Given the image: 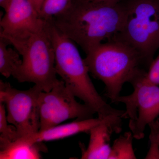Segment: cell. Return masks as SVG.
<instances>
[{
    "label": "cell",
    "mask_w": 159,
    "mask_h": 159,
    "mask_svg": "<svg viewBox=\"0 0 159 159\" xmlns=\"http://www.w3.org/2000/svg\"><path fill=\"white\" fill-rule=\"evenodd\" d=\"M124 12L119 3L100 0H72L68 9L52 22L66 36L80 46L86 54L110 39L120 31Z\"/></svg>",
    "instance_id": "obj_1"
},
{
    "label": "cell",
    "mask_w": 159,
    "mask_h": 159,
    "mask_svg": "<svg viewBox=\"0 0 159 159\" xmlns=\"http://www.w3.org/2000/svg\"><path fill=\"white\" fill-rule=\"evenodd\" d=\"M46 29L54 49L56 72L66 86L100 119L112 115L123 118L125 111L112 107L97 92L75 43L63 34L51 20L46 21Z\"/></svg>",
    "instance_id": "obj_2"
},
{
    "label": "cell",
    "mask_w": 159,
    "mask_h": 159,
    "mask_svg": "<svg viewBox=\"0 0 159 159\" xmlns=\"http://www.w3.org/2000/svg\"><path fill=\"white\" fill-rule=\"evenodd\" d=\"M84 61L89 73L105 85L106 97L114 103L123 85L144 77L148 68L134 50L113 39L91 50Z\"/></svg>",
    "instance_id": "obj_3"
},
{
    "label": "cell",
    "mask_w": 159,
    "mask_h": 159,
    "mask_svg": "<svg viewBox=\"0 0 159 159\" xmlns=\"http://www.w3.org/2000/svg\"><path fill=\"white\" fill-rule=\"evenodd\" d=\"M119 3L124 12L123 23L111 39L132 48L149 67L159 49V0H122Z\"/></svg>",
    "instance_id": "obj_4"
},
{
    "label": "cell",
    "mask_w": 159,
    "mask_h": 159,
    "mask_svg": "<svg viewBox=\"0 0 159 159\" xmlns=\"http://www.w3.org/2000/svg\"><path fill=\"white\" fill-rule=\"evenodd\" d=\"M10 44L22 57L14 78L19 82L33 83L43 92L51 91L58 80L54 49L46 25L42 30L27 39L12 42Z\"/></svg>",
    "instance_id": "obj_5"
},
{
    "label": "cell",
    "mask_w": 159,
    "mask_h": 159,
    "mask_svg": "<svg viewBox=\"0 0 159 159\" xmlns=\"http://www.w3.org/2000/svg\"><path fill=\"white\" fill-rule=\"evenodd\" d=\"M75 98L62 80H58L51 91L41 92L38 99L39 130L54 127L68 119L93 118L95 112L85 103L77 102Z\"/></svg>",
    "instance_id": "obj_6"
},
{
    "label": "cell",
    "mask_w": 159,
    "mask_h": 159,
    "mask_svg": "<svg viewBox=\"0 0 159 159\" xmlns=\"http://www.w3.org/2000/svg\"><path fill=\"white\" fill-rule=\"evenodd\" d=\"M41 90L36 86L26 90L0 80V102L6 105L8 122L16 129L20 138L39 130L38 99Z\"/></svg>",
    "instance_id": "obj_7"
},
{
    "label": "cell",
    "mask_w": 159,
    "mask_h": 159,
    "mask_svg": "<svg viewBox=\"0 0 159 159\" xmlns=\"http://www.w3.org/2000/svg\"><path fill=\"white\" fill-rule=\"evenodd\" d=\"M132 85L133 92L128 96H120L116 103L125 105L123 118L129 119V127L134 138L141 140L145 137L146 126L159 116V87L148 83L144 77Z\"/></svg>",
    "instance_id": "obj_8"
},
{
    "label": "cell",
    "mask_w": 159,
    "mask_h": 159,
    "mask_svg": "<svg viewBox=\"0 0 159 159\" xmlns=\"http://www.w3.org/2000/svg\"><path fill=\"white\" fill-rule=\"evenodd\" d=\"M0 21V36L9 43L27 39L44 28L46 21L39 17L31 0H9Z\"/></svg>",
    "instance_id": "obj_9"
},
{
    "label": "cell",
    "mask_w": 159,
    "mask_h": 159,
    "mask_svg": "<svg viewBox=\"0 0 159 159\" xmlns=\"http://www.w3.org/2000/svg\"><path fill=\"white\" fill-rule=\"evenodd\" d=\"M122 117L110 116L91 129L90 140L86 149H82L81 159H109L111 147L110 142L112 135L122 130Z\"/></svg>",
    "instance_id": "obj_10"
},
{
    "label": "cell",
    "mask_w": 159,
    "mask_h": 159,
    "mask_svg": "<svg viewBox=\"0 0 159 159\" xmlns=\"http://www.w3.org/2000/svg\"><path fill=\"white\" fill-rule=\"evenodd\" d=\"M103 119L99 117L96 119H77L70 123L58 125L36 133L21 137L19 139L30 144L54 141L65 139L81 133H89L92 128L101 123Z\"/></svg>",
    "instance_id": "obj_11"
},
{
    "label": "cell",
    "mask_w": 159,
    "mask_h": 159,
    "mask_svg": "<svg viewBox=\"0 0 159 159\" xmlns=\"http://www.w3.org/2000/svg\"><path fill=\"white\" fill-rule=\"evenodd\" d=\"M46 150V147L43 142L30 144L18 139L1 150L0 159H40V152Z\"/></svg>",
    "instance_id": "obj_12"
},
{
    "label": "cell",
    "mask_w": 159,
    "mask_h": 159,
    "mask_svg": "<svg viewBox=\"0 0 159 159\" xmlns=\"http://www.w3.org/2000/svg\"><path fill=\"white\" fill-rule=\"evenodd\" d=\"M9 44L6 39L0 36V73L6 78L14 77L22 62L19 53L8 48Z\"/></svg>",
    "instance_id": "obj_13"
},
{
    "label": "cell",
    "mask_w": 159,
    "mask_h": 159,
    "mask_svg": "<svg viewBox=\"0 0 159 159\" xmlns=\"http://www.w3.org/2000/svg\"><path fill=\"white\" fill-rule=\"evenodd\" d=\"M134 136L127 132L114 141L109 159H136L133 146Z\"/></svg>",
    "instance_id": "obj_14"
},
{
    "label": "cell",
    "mask_w": 159,
    "mask_h": 159,
    "mask_svg": "<svg viewBox=\"0 0 159 159\" xmlns=\"http://www.w3.org/2000/svg\"><path fill=\"white\" fill-rule=\"evenodd\" d=\"M4 103L0 102V148L4 149L12 142L19 139L16 129L9 125Z\"/></svg>",
    "instance_id": "obj_15"
},
{
    "label": "cell",
    "mask_w": 159,
    "mask_h": 159,
    "mask_svg": "<svg viewBox=\"0 0 159 159\" xmlns=\"http://www.w3.org/2000/svg\"><path fill=\"white\" fill-rule=\"evenodd\" d=\"M72 0H44L39 12V17L43 20H51L61 14L70 5Z\"/></svg>",
    "instance_id": "obj_16"
},
{
    "label": "cell",
    "mask_w": 159,
    "mask_h": 159,
    "mask_svg": "<svg viewBox=\"0 0 159 159\" xmlns=\"http://www.w3.org/2000/svg\"><path fill=\"white\" fill-rule=\"evenodd\" d=\"M150 126V146L145 159H159V119L148 125Z\"/></svg>",
    "instance_id": "obj_17"
},
{
    "label": "cell",
    "mask_w": 159,
    "mask_h": 159,
    "mask_svg": "<svg viewBox=\"0 0 159 159\" xmlns=\"http://www.w3.org/2000/svg\"><path fill=\"white\" fill-rule=\"evenodd\" d=\"M144 79L151 84L159 85V54L150 64Z\"/></svg>",
    "instance_id": "obj_18"
},
{
    "label": "cell",
    "mask_w": 159,
    "mask_h": 159,
    "mask_svg": "<svg viewBox=\"0 0 159 159\" xmlns=\"http://www.w3.org/2000/svg\"><path fill=\"white\" fill-rule=\"evenodd\" d=\"M31 1L39 14L40 9H41L44 0H31Z\"/></svg>",
    "instance_id": "obj_19"
},
{
    "label": "cell",
    "mask_w": 159,
    "mask_h": 159,
    "mask_svg": "<svg viewBox=\"0 0 159 159\" xmlns=\"http://www.w3.org/2000/svg\"><path fill=\"white\" fill-rule=\"evenodd\" d=\"M8 1L9 0H0V6L4 9H6Z\"/></svg>",
    "instance_id": "obj_20"
},
{
    "label": "cell",
    "mask_w": 159,
    "mask_h": 159,
    "mask_svg": "<svg viewBox=\"0 0 159 159\" xmlns=\"http://www.w3.org/2000/svg\"><path fill=\"white\" fill-rule=\"evenodd\" d=\"M100 1L107 2L111 3V4H117V3H119L122 0H100Z\"/></svg>",
    "instance_id": "obj_21"
}]
</instances>
